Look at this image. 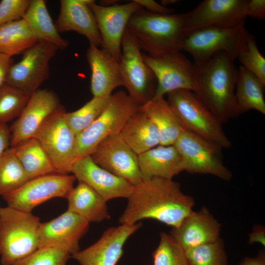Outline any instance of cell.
<instances>
[{
  "label": "cell",
  "instance_id": "13",
  "mask_svg": "<svg viewBox=\"0 0 265 265\" xmlns=\"http://www.w3.org/2000/svg\"><path fill=\"white\" fill-rule=\"evenodd\" d=\"M144 62L154 72L157 81L154 97H164L169 92L196 90V73L193 63L181 52L152 57L142 53Z\"/></svg>",
  "mask_w": 265,
  "mask_h": 265
},
{
  "label": "cell",
  "instance_id": "21",
  "mask_svg": "<svg viewBox=\"0 0 265 265\" xmlns=\"http://www.w3.org/2000/svg\"><path fill=\"white\" fill-rule=\"evenodd\" d=\"M220 224L206 207L192 211L181 223L172 228L170 235L185 251L220 238Z\"/></svg>",
  "mask_w": 265,
  "mask_h": 265
},
{
  "label": "cell",
  "instance_id": "30",
  "mask_svg": "<svg viewBox=\"0 0 265 265\" xmlns=\"http://www.w3.org/2000/svg\"><path fill=\"white\" fill-rule=\"evenodd\" d=\"M11 148L29 180L57 173L48 156L36 138H31Z\"/></svg>",
  "mask_w": 265,
  "mask_h": 265
},
{
  "label": "cell",
  "instance_id": "47",
  "mask_svg": "<svg viewBox=\"0 0 265 265\" xmlns=\"http://www.w3.org/2000/svg\"></svg>",
  "mask_w": 265,
  "mask_h": 265
},
{
  "label": "cell",
  "instance_id": "23",
  "mask_svg": "<svg viewBox=\"0 0 265 265\" xmlns=\"http://www.w3.org/2000/svg\"><path fill=\"white\" fill-rule=\"evenodd\" d=\"M86 58L91 72L90 90L93 97L110 96L114 89L123 86L119 61L111 54L89 44Z\"/></svg>",
  "mask_w": 265,
  "mask_h": 265
},
{
  "label": "cell",
  "instance_id": "2",
  "mask_svg": "<svg viewBox=\"0 0 265 265\" xmlns=\"http://www.w3.org/2000/svg\"><path fill=\"white\" fill-rule=\"evenodd\" d=\"M193 65L196 83L193 92L218 121L222 124L240 114L235 95L238 70L234 60L222 52Z\"/></svg>",
  "mask_w": 265,
  "mask_h": 265
},
{
  "label": "cell",
  "instance_id": "24",
  "mask_svg": "<svg viewBox=\"0 0 265 265\" xmlns=\"http://www.w3.org/2000/svg\"><path fill=\"white\" fill-rule=\"evenodd\" d=\"M138 162L143 178L172 179L184 171L182 157L173 145H159L138 155Z\"/></svg>",
  "mask_w": 265,
  "mask_h": 265
},
{
  "label": "cell",
  "instance_id": "18",
  "mask_svg": "<svg viewBox=\"0 0 265 265\" xmlns=\"http://www.w3.org/2000/svg\"><path fill=\"white\" fill-rule=\"evenodd\" d=\"M89 223L82 216L67 210L58 217L41 223L39 248L58 247L72 256L80 250L79 241L87 232Z\"/></svg>",
  "mask_w": 265,
  "mask_h": 265
},
{
  "label": "cell",
  "instance_id": "40",
  "mask_svg": "<svg viewBox=\"0 0 265 265\" xmlns=\"http://www.w3.org/2000/svg\"><path fill=\"white\" fill-rule=\"evenodd\" d=\"M247 16L263 20L265 18V0H248L246 7Z\"/></svg>",
  "mask_w": 265,
  "mask_h": 265
},
{
  "label": "cell",
  "instance_id": "16",
  "mask_svg": "<svg viewBox=\"0 0 265 265\" xmlns=\"http://www.w3.org/2000/svg\"><path fill=\"white\" fill-rule=\"evenodd\" d=\"M62 106L52 91L38 89L33 92L20 116L11 126V145L13 148L34 137L46 121Z\"/></svg>",
  "mask_w": 265,
  "mask_h": 265
},
{
  "label": "cell",
  "instance_id": "4",
  "mask_svg": "<svg viewBox=\"0 0 265 265\" xmlns=\"http://www.w3.org/2000/svg\"><path fill=\"white\" fill-rule=\"evenodd\" d=\"M38 217L9 206L0 208L1 265H13L39 248Z\"/></svg>",
  "mask_w": 265,
  "mask_h": 265
},
{
  "label": "cell",
  "instance_id": "10",
  "mask_svg": "<svg viewBox=\"0 0 265 265\" xmlns=\"http://www.w3.org/2000/svg\"><path fill=\"white\" fill-rule=\"evenodd\" d=\"M173 145L181 154L184 171L191 174H210L223 180L233 176L221 158V148L195 134L184 130Z\"/></svg>",
  "mask_w": 265,
  "mask_h": 265
},
{
  "label": "cell",
  "instance_id": "3",
  "mask_svg": "<svg viewBox=\"0 0 265 265\" xmlns=\"http://www.w3.org/2000/svg\"><path fill=\"white\" fill-rule=\"evenodd\" d=\"M186 16V13L157 14L142 8L132 14L127 28L145 53L159 57L182 51Z\"/></svg>",
  "mask_w": 265,
  "mask_h": 265
},
{
  "label": "cell",
  "instance_id": "35",
  "mask_svg": "<svg viewBox=\"0 0 265 265\" xmlns=\"http://www.w3.org/2000/svg\"><path fill=\"white\" fill-rule=\"evenodd\" d=\"M185 251L189 265H228L227 255L221 238Z\"/></svg>",
  "mask_w": 265,
  "mask_h": 265
},
{
  "label": "cell",
  "instance_id": "7",
  "mask_svg": "<svg viewBox=\"0 0 265 265\" xmlns=\"http://www.w3.org/2000/svg\"><path fill=\"white\" fill-rule=\"evenodd\" d=\"M244 22L231 27L210 26L192 31L185 36L182 51L191 54L194 64L203 63L222 52L234 61L245 46Z\"/></svg>",
  "mask_w": 265,
  "mask_h": 265
},
{
  "label": "cell",
  "instance_id": "19",
  "mask_svg": "<svg viewBox=\"0 0 265 265\" xmlns=\"http://www.w3.org/2000/svg\"><path fill=\"white\" fill-rule=\"evenodd\" d=\"M141 225L137 222L110 227L96 242L71 257L80 265H116L123 255L125 242Z\"/></svg>",
  "mask_w": 265,
  "mask_h": 265
},
{
  "label": "cell",
  "instance_id": "38",
  "mask_svg": "<svg viewBox=\"0 0 265 265\" xmlns=\"http://www.w3.org/2000/svg\"><path fill=\"white\" fill-rule=\"evenodd\" d=\"M71 254L58 247L39 248L13 265H67Z\"/></svg>",
  "mask_w": 265,
  "mask_h": 265
},
{
  "label": "cell",
  "instance_id": "31",
  "mask_svg": "<svg viewBox=\"0 0 265 265\" xmlns=\"http://www.w3.org/2000/svg\"><path fill=\"white\" fill-rule=\"evenodd\" d=\"M38 42L23 19L0 26V53L12 57L24 53Z\"/></svg>",
  "mask_w": 265,
  "mask_h": 265
},
{
  "label": "cell",
  "instance_id": "14",
  "mask_svg": "<svg viewBox=\"0 0 265 265\" xmlns=\"http://www.w3.org/2000/svg\"><path fill=\"white\" fill-rule=\"evenodd\" d=\"M100 34L101 49L119 61L121 43L129 20L135 12L143 8L134 0L123 4L103 6L91 0L89 3Z\"/></svg>",
  "mask_w": 265,
  "mask_h": 265
},
{
  "label": "cell",
  "instance_id": "1",
  "mask_svg": "<svg viewBox=\"0 0 265 265\" xmlns=\"http://www.w3.org/2000/svg\"><path fill=\"white\" fill-rule=\"evenodd\" d=\"M119 217L121 224H133L151 219L177 227L193 210V198L185 194L180 185L172 179L143 178L134 186Z\"/></svg>",
  "mask_w": 265,
  "mask_h": 265
},
{
  "label": "cell",
  "instance_id": "32",
  "mask_svg": "<svg viewBox=\"0 0 265 265\" xmlns=\"http://www.w3.org/2000/svg\"><path fill=\"white\" fill-rule=\"evenodd\" d=\"M28 180L12 148H9L0 157V195L12 192Z\"/></svg>",
  "mask_w": 265,
  "mask_h": 265
},
{
  "label": "cell",
  "instance_id": "28",
  "mask_svg": "<svg viewBox=\"0 0 265 265\" xmlns=\"http://www.w3.org/2000/svg\"><path fill=\"white\" fill-rule=\"evenodd\" d=\"M23 19L38 41L53 44L58 50H65L69 46L68 41L57 31L45 0H31Z\"/></svg>",
  "mask_w": 265,
  "mask_h": 265
},
{
  "label": "cell",
  "instance_id": "26",
  "mask_svg": "<svg viewBox=\"0 0 265 265\" xmlns=\"http://www.w3.org/2000/svg\"><path fill=\"white\" fill-rule=\"evenodd\" d=\"M68 210L79 214L89 222L110 218L106 202L86 184L79 182L67 197Z\"/></svg>",
  "mask_w": 265,
  "mask_h": 265
},
{
  "label": "cell",
  "instance_id": "42",
  "mask_svg": "<svg viewBox=\"0 0 265 265\" xmlns=\"http://www.w3.org/2000/svg\"><path fill=\"white\" fill-rule=\"evenodd\" d=\"M12 60L11 57L0 53V88L6 83Z\"/></svg>",
  "mask_w": 265,
  "mask_h": 265
},
{
  "label": "cell",
  "instance_id": "25",
  "mask_svg": "<svg viewBox=\"0 0 265 265\" xmlns=\"http://www.w3.org/2000/svg\"><path fill=\"white\" fill-rule=\"evenodd\" d=\"M139 109L157 128L161 145H173L185 130L164 97H154Z\"/></svg>",
  "mask_w": 265,
  "mask_h": 265
},
{
  "label": "cell",
  "instance_id": "46",
  "mask_svg": "<svg viewBox=\"0 0 265 265\" xmlns=\"http://www.w3.org/2000/svg\"><path fill=\"white\" fill-rule=\"evenodd\" d=\"M179 0H162L161 4L163 6L167 7L168 5L177 2Z\"/></svg>",
  "mask_w": 265,
  "mask_h": 265
},
{
  "label": "cell",
  "instance_id": "12",
  "mask_svg": "<svg viewBox=\"0 0 265 265\" xmlns=\"http://www.w3.org/2000/svg\"><path fill=\"white\" fill-rule=\"evenodd\" d=\"M58 50L51 43L38 42L11 66L6 83L32 94L48 78L50 61Z\"/></svg>",
  "mask_w": 265,
  "mask_h": 265
},
{
  "label": "cell",
  "instance_id": "44",
  "mask_svg": "<svg viewBox=\"0 0 265 265\" xmlns=\"http://www.w3.org/2000/svg\"><path fill=\"white\" fill-rule=\"evenodd\" d=\"M249 237L248 242L250 244L259 242L265 246V231L264 227L258 225H256L253 228L252 233L249 235Z\"/></svg>",
  "mask_w": 265,
  "mask_h": 265
},
{
  "label": "cell",
  "instance_id": "9",
  "mask_svg": "<svg viewBox=\"0 0 265 265\" xmlns=\"http://www.w3.org/2000/svg\"><path fill=\"white\" fill-rule=\"evenodd\" d=\"M61 106L43 124L34 136L51 160L57 173H71L75 159L76 135L68 125Z\"/></svg>",
  "mask_w": 265,
  "mask_h": 265
},
{
  "label": "cell",
  "instance_id": "43",
  "mask_svg": "<svg viewBox=\"0 0 265 265\" xmlns=\"http://www.w3.org/2000/svg\"><path fill=\"white\" fill-rule=\"evenodd\" d=\"M11 132L7 124L0 125V157L10 147Z\"/></svg>",
  "mask_w": 265,
  "mask_h": 265
},
{
  "label": "cell",
  "instance_id": "17",
  "mask_svg": "<svg viewBox=\"0 0 265 265\" xmlns=\"http://www.w3.org/2000/svg\"><path fill=\"white\" fill-rule=\"evenodd\" d=\"M248 0H205L186 13V36L210 26L231 27L245 21Z\"/></svg>",
  "mask_w": 265,
  "mask_h": 265
},
{
  "label": "cell",
  "instance_id": "27",
  "mask_svg": "<svg viewBox=\"0 0 265 265\" xmlns=\"http://www.w3.org/2000/svg\"><path fill=\"white\" fill-rule=\"evenodd\" d=\"M119 134L137 155L160 145L157 128L140 109L128 120Z\"/></svg>",
  "mask_w": 265,
  "mask_h": 265
},
{
  "label": "cell",
  "instance_id": "36",
  "mask_svg": "<svg viewBox=\"0 0 265 265\" xmlns=\"http://www.w3.org/2000/svg\"><path fill=\"white\" fill-rule=\"evenodd\" d=\"M159 239L152 254L153 265H189L185 250L170 234L162 232Z\"/></svg>",
  "mask_w": 265,
  "mask_h": 265
},
{
  "label": "cell",
  "instance_id": "41",
  "mask_svg": "<svg viewBox=\"0 0 265 265\" xmlns=\"http://www.w3.org/2000/svg\"><path fill=\"white\" fill-rule=\"evenodd\" d=\"M145 10L154 13L168 14L174 13V9L163 6L153 0H134Z\"/></svg>",
  "mask_w": 265,
  "mask_h": 265
},
{
  "label": "cell",
  "instance_id": "34",
  "mask_svg": "<svg viewBox=\"0 0 265 265\" xmlns=\"http://www.w3.org/2000/svg\"><path fill=\"white\" fill-rule=\"evenodd\" d=\"M30 94L4 83L0 88V125L18 118L28 103Z\"/></svg>",
  "mask_w": 265,
  "mask_h": 265
},
{
  "label": "cell",
  "instance_id": "29",
  "mask_svg": "<svg viewBox=\"0 0 265 265\" xmlns=\"http://www.w3.org/2000/svg\"><path fill=\"white\" fill-rule=\"evenodd\" d=\"M264 84L242 66L238 70L235 95L240 114L254 109L265 114Z\"/></svg>",
  "mask_w": 265,
  "mask_h": 265
},
{
  "label": "cell",
  "instance_id": "33",
  "mask_svg": "<svg viewBox=\"0 0 265 265\" xmlns=\"http://www.w3.org/2000/svg\"><path fill=\"white\" fill-rule=\"evenodd\" d=\"M110 96L93 97L79 109L66 112V121L76 135L87 129L99 117L107 105Z\"/></svg>",
  "mask_w": 265,
  "mask_h": 265
},
{
  "label": "cell",
  "instance_id": "37",
  "mask_svg": "<svg viewBox=\"0 0 265 265\" xmlns=\"http://www.w3.org/2000/svg\"><path fill=\"white\" fill-rule=\"evenodd\" d=\"M237 58L241 66L265 84V58L259 52L255 37L247 30L245 46Z\"/></svg>",
  "mask_w": 265,
  "mask_h": 265
},
{
  "label": "cell",
  "instance_id": "45",
  "mask_svg": "<svg viewBox=\"0 0 265 265\" xmlns=\"http://www.w3.org/2000/svg\"><path fill=\"white\" fill-rule=\"evenodd\" d=\"M238 265H265V255L264 252H260L255 257H245Z\"/></svg>",
  "mask_w": 265,
  "mask_h": 265
},
{
  "label": "cell",
  "instance_id": "8",
  "mask_svg": "<svg viewBox=\"0 0 265 265\" xmlns=\"http://www.w3.org/2000/svg\"><path fill=\"white\" fill-rule=\"evenodd\" d=\"M138 43L126 28L121 43L119 67L123 86L139 106L152 99L157 81L151 69L143 60Z\"/></svg>",
  "mask_w": 265,
  "mask_h": 265
},
{
  "label": "cell",
  "instance_id": "11",
  "mask_svg": "<svg viewBox=\"0 0 265 265\" xmlns=\"http://www.w3.org/2000/svg\"><path fill=\"white\" fill-rule=\"evenodd\" d=\"M75 177L53 173L28 180L2 197L7 206L31 212L36 206L55 197L67 198L74 187Z\"/></svg>",
  "mask_w": 265,
  "mask_h": 265
},
{
  "label": "cell",
  "instance_id": "5",
  "mask_svg": "<svg viewBox=\"0 0 265 265\" xmlns=\"http://www.w3.org/2000/svg\"><path fill=\"white\" fill-rule=\"evenodd\" d=\"M166 95L167 102L185 130L222 149L231 146L222 124L193 91L179 89Z\"/></svg>",
  "mask_w": 265,
  "mask_h": 265
},
{
  "label": "cell",
  "instance_id": "20",
  "mask_svg": "<svg viewBox=\"0 0 265 265\" xmlns=\"http://www.w3.org/2000/svg\"><path fill=\"white\" fill-rule=\"evenodd\" d=\"M71 173L97 192L106 202L116 198H128L134 186L97 165L90 155L76 159Z\"/></svg>",
  "mask_w": 265,
  "mask_h": 265
},
{
  "label": "cell",
  "instance_id": "15",
  "mask_svg": "<svg viewBox=\"0 0 265 265\" xmlns=\"http://www.w3.org/2000/svg\"><path fill=\"white\" fill-rule=\"evenodd\" d=\"M90 156L97 165L133 186L143 179L139 168L138 155L119 133L102 140Z\"/></svg>",
  "mask_w": 265,
  "mask_h": 265
},
{
  "label": "cell",
  "instance_id": "6",
  "mask_svg": "<svg viewBox=\"0 0 265 265\" xmlns=\"http://www.w3.org/2000/svg\"><path fill=\"white\" fill-rule=\"evenodd\" d=\"M139 107L123 90L111 94L99 117L76 135L75 159L90 155L102 140L109 136L119 134L128 120L139 110Z\"/></svg>",
  "mask_w": 265,
  "mask_h": 265
},
{
  "label": "cell",
  "instance_id": "22",
  "mask_svg": "<svg viewBox=\"0 0 265 265\" xmlns=\"http://www.w3.org/2000/svg\"><path fill=\"white\" fill-rule=\"evenodd\" d=\"M91 0H61L55 26L59 33L70 31L85 36L90 44L101 47L102 40L94 15L89 6Z\"/></svg>",
  "mask_w": 265,
  "mask_h": 265
},
{
  "label": "cell",
  "instance_id": "39",
  "mask_svg": "<svg viewBox=\"0 0 265 265\" xmlns=\"http://www.w3.org/2000/svg\"><path fill=\"white\" fill-rule=\"evenodd\" d=\"M30 0H2L0 1V26L22 19Z\"/></svg>",
  "mask_w": 265,
  "mask_h": 265
}]
</instances>
